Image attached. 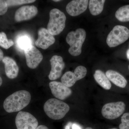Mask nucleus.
<instances>
[{
	"mask_svg": "<svg viewBox=\"0 0 129 129\" xmlns=\"http://www.w3.org/2000/svg\"><path fill=\"white\" fill-rule=\"evenodd\" d=\"M38 39L35 43L37 47L46 50L55 43V37L46 29L41 28L38 30Z\"/></svg>",
	"mask_w": 129,
	"mask_h": 129,
	"instance_id": "obj_12",
	"label": "nucleus"
},
{
	"mask_svg": "<svg viewBox=\"0 0 129 129\" xmlns=\"http://www.w3.org/2000/svg\"><path fill=\"white\" fill-rule=\"evenodd\" d=\"M66 16L59 9L54 8L50 12V19L47 25V29L53 36L60 34L65 28Z\"/></svg>",
	"mask_w": 129,
	"mask_h": 129,
	"instance_id": "obj_4",
	"label": "nucleus"
},
{
	"mask_svg": "<svg viewBox=\"0 0 129 129\" xmlns=\"http://www.w3.org/2000/svg\"><path fill=\"white\" fill-rule=\"evenodd\" d=\"M104 0H90L89 2V9L91 14L93 16H97L101 14L103 11Z\"/></svg>",
	"mask_w": 129,
	"mask_h": 129,
	"instance_id": "obj_18",
	"label": "nucleus"
},
{
	"mask_svg": "<svg viewBox=\"0 0 129 129\" xmlns=\"http://www.w3.org/2000/svg\"><path fill=\"white\" fill-rule=\"evenodd\" d=\"M46 114L54 120H59L64 117L70 110L69 106L58 99L52 98L47 100L44 105Z\"/></svg>",
	"mask_w": 129,
	"mask_h": 129,
	"instance_id": "obj_2",
	"label": "nucleus"
},
{
	"mask_svg": "<svg viewBox=\"0 0 129 129\" xmlns=\"http://www.w3.org/2000/svg\"><path fill=\"white\" fill-rule=\"evenodd\" d=\"M53 1L55 2H58L61 1H60V0H56V1L54 0V1Z\"/></svg>",
	"mask_w": 129,
	"mask_h": 129,
	"instance_id": "obj_30",
	"label": "nucleus"
},
{
	"mask_svg": "<svg viewBox=\"0 0 129 129\" xmlns=\"http://www.w3.org/2000/svg\"><path fill=\"white\" fill-rule=\"evenodd\" d=\"M17 129H36L38 126V121L34 115L27 112L20 111L15 119Z\"/></svg>",
	"mask_w": 129,
	"mask_h": 129,
	"instance_id": "obj_7",
	"label": "nucleus"
},
{
	"mask_svg": "<svg viewBox=\"0 0 129 129\" xmlns=\"http://www.w3.org/2000/svg\"><path fill=\"white\" fill-rule=\"evenodd\" d=\"M129 38V29L121 25H117L113 28L107 37L108 45L114 47L125 42Z\"/></svg>",
	"mask_w": 129,
	"mask_h": 129,
	"instance_id": "obj_5",
	"label": "nucleus"
},
{
	"mask_svg": "<svg viewBox=\"0 0 129 129\" xmlns=\"http://www.w3.org/2000/svg\"><path fill=\"white\" fill-rule=\"evenodd\" d=\"M86 37V32L81 28L70 32L66 37V41L70 46L69 52L73 56H78L81 53V48Z\"/></svg>",
	"mask_w": 129,
	"mask_h": 129,
	"instance_id": "obj_3",
	"label": "nucleus"
},
{
	"mask_svg": "<svg viewBox=\"0 0 129 129\" xmlns=\"http://www.w3.org/2000/svg\"><path fill=\"white\" fill-rule=\"evenodd\" d=\"M16 43L18 48L24 51L32 45V39L30 36L27 35H22L19 36Z\"/></svg>",
	"mask_w": 129,
	"mask_h": 129,
	"instance_id": "obj_19",
	"label": "nucleus"
},
{
	"mask_svg": "<svg viewBox=\"0 0 129 129\" xmlns=\"http://www.w3.org/2000/svg\"><path fill=\"white\" fill-rule=\"evenodd\" d=\"M49 86L52 94L57 99L64 100L72 95V90L61 82L51 81L49 83Z\"/></svg>",
	"mask_w": 129,
	"mask_h": 129,
	"instance_id": "obj_11",
	"label": "nucleus"
},
{
	"mask_svg": "<svg viewBox=\"0 0 129 129\" xmlns=\"http://www.w3.org/2000/svg\"><path fill=\"white\" fill-rule=\"evenodd\" d=\"M121 123L119 124L120 129H129V113H125L121 117Z\"/></svg>",
	"mask_w": 129,
	"mask_h": 129,
	"instance_id": "obj_23",
	"label": "nucleus"
},
{
	"mask_svg": "<svg viewBox=\"0 0 129 129\" xmlns=\"http://www.w3.org/2000/svg\"><path fill=\"white\" fill-rule=\"evenodd\" d=\"M125 108V104L123 102L109 103L105 104L103 107L102 115L107 119H115L123 113Z\"/></svg>",
	"mask_w": 129,
	"mask_h": 129,
	"instance_id": "obj_6",
	"label": "nucleus"
},
{
	"mask_svg": "<svg viewBox=\"0 0 129 129\" xmlns=\"http://www.w3.org/2000/svg\"><path fill=\"white\" fill-rule=\"evenodd\" d=\"M88 0H74L70 2L66 7L68 13L71 16L80 15L87 9L89 3Z\"/></svg>",
	"mask_w": 129,
	"mask_h": 129,
	"instance_id": "obj_14",
	"label": "nucleus"
},
{
	"mask_svg": "<svg viewBox=\"0 0 129 129\" xmlns=\"http://www.w3.org/2000/svg\"><path fill=\"white\" fill-rule=\"evenodd\" d=\"M126 54H127V58L129 60V49L127 50V52H126Z\"/></svg>",
	"mask_w": 129,
	"mask_h": 129,
	"instance_id": "obj_28",
	"label": "nucleus"
},
{
	"mask_svg": "<svg viewBox=\"0 0 129 129\" xmlns=\"http://www.w3.org/2000/svg\"><path fill=\"white\" fill-rule=\"evenodd\" d=\"M3 83V81L2 78H1V76H0V86H1L2 85Z\"/></svg>",
	"mask_w": 129,
	"mask_h": 129,
	"instance_id": "obj_29",
	"label": "nucleus"
},
{
	"mask_svg": "<svg viewBox=\"0 0 129 129\" xmlns=\"http://www.w3.org/2000/svg\"><path fill=\"white\" fill-rule=\"evenodd\" d=\"M118 129L116 128H111V129Z\"/></svg>",
	"mask_w": 129,
	"mask_h": 129,
	"instance_id": "obj_32",
	"label": "nucleus"
},
{
	"mask_svg": "<svg viewBox=\"0 0 129 129\" xmlns=\"http://www.w3.org/2000/svg\"><path fill=\"white\" fill-rule=\"evenodd\" d=\"M68 124L69 125L70 128L71 129H81L80 126L76 123H69Z\"/></svg>",
	"mask_w": 129,
	"mask_h": 129,
	"instance_id": "obj_25",
	"label": "nucleus"
},
{
	"mask_svg": "<svg viewBox=\"0 0 129 129\" xmlns=\"http://www.w3.org/2000/svg\"><path fill=\"white\" fill-rule=\"evenodd\" d=\"M37 13L38 9L35 6H24L16 11L14 18L17 22L27 21L34 18Z\"/></svg>",
	"mask_w": 129,
	"mask_h": 129,
	"instance_id": "obj_13",
	"label": "nucleus"
},
{
	"mask_svg": "<svg viewBox=\"0 0 129 129\" xmlns=\"http://www.w3.org/2000/svg\"><path fill=\"white\" fill-rule=\"evenodd\" d=\"M115 16L120 22H129V5L119 8L115 12Z\"/></svg>",
	"mask_w": 129,
	"mask_h": 129,
	"instance_id": "obj_20",
	"label": "nucleus"
},
{
	"mask_svg": "<svg viewBox=\"0 0 129 129\" xmlns=\"http://www.w3.org/2000/svg\"><path fill=\"white\" fill-rule=\"evenodd\" d=\"M8 6H18L23 4H28L34 2V0H9L6 1Z\"/></svg>",
	"mask_w": 129,
	"mask_h": 129,
	"instance_id": "obj_22",
	"label": "nucleus"
},
{
	"mask_svg": "<svg viewBox=\"0 0 129 129\" xmlns=\"http://www.w3.org/2000/svg\"><path fill=\"white\" fill-rule=\"evenodd\" d=\"M51 70L48 75L51 80H54L59 78L61 75L63 70L65 67V63L61 56L54 55L50 60Z\"/></svg>",
	"mask_w": 129,
	"mask_h": 129,
	"instance_id": "obj_10",
	"label": "nucleus"
},
{
	"mask_svg": "<svg viewBox=\"0 0 129 129\" xmlns=\"http://www.w3.org/2000/svg\"><path fill=\"white\" fill-rule=\"evenodd\" d=\"M36 129H48V127H46L45 125H41L38 126Z\"/></svg>",
	"mask_w": 129,
	"mask_h": 129,
	"instance_id": "obj_26",
	"label": "nucleus"
},
{
	"mask_svg": "<svg viewBox=\"0 0 129 129\" xmlns=\"http://www.w3.org/2000/svg\"><path fill=\"white\" fill-rule=\"evenodd\" d=\"M94 77L97 83L106 90L111 89L112 85L106 74L101 70H97L95 71Z\"/></svg>",
	"mask_w": 129,
	"mask_h": 129,
	"instance_id": "obj_17",
	"label": "nucleus"
},
{
	"mask_svg": "<svg viewBox=\"0 0 129 129\" xmlns=\"http://www.w3.org/2000/svg\"><path fill=\"white\" fill-rule=\"evenodd\" d=\"M24 51L28 67L31 69L36 68L43 60L41 52L32 45Z\"/></svg>",
	"mask_w": 129,
	"mask_h": 129,
	"instance_id": "obj_9",
	"label": "nucleus"
},
{
	"mask_svg": "<svg viewBox=\"0 0 129 129\" xmlns=\"http://www.w3.org/2000/svg\"><path fill=\"white\" fill-rule=\"evenodd\" d=\"M128 69H129V66H128Z\"/></svg>",
	"mask_w": 129,
	"mask_h": 129,
	"instance_id": "obj_33",
	"label": "nucleus"
},
{
	"mask_svg": "<svg viewBox=\"0 0 129 129\" xmlns=\"http://www.w3.org/2000/svg\"><path fill=\"white\" fill-rule=\"evenodd\" d=\"M85 129H94L92 128H91V127H87V128H86Z\"/></svg>",
	"mask_w": 129,
	"mask_h": 129,
	"instance_id": "obj_31",
	"label": "nucleus"
},
{
	"mask_svg": "<svg viewBox=\"0 0 129 129\" xmlns=\"http://www.w3.org/2000/svg\"><path fill=\"white\" fill-rule=\"evenodd\" d=\"M3 56H4V54H3V52L2 50L0 49V61L2 60L3 57H4Z\"/></svg>",
	"mask_w": 129,
	"mask_h": 129,
	"instance_id": "obj_27",
	"label": "nucleus"
},
{
	"mask_svg": "<svg viewBox=\"0 0 129 129\" xmlns=\"http://www.w3.org/2000/svg\"><path fill=\"white\" fill-rule=\"evenodd\" d=\"M106 75L109 81L114 84L121 88H124L127 84L126 79L119 73L113 70H108L106 72Z\"/></svg>",
	"mask_w": 129,
	"mask_h": 129,
	"instance_id": "obj_16",
	"label": "nucleus"
},
{
	"mask_svg": "<svg viewBox=\"0 0 129 129\" xmlns=\"http://www.w3.org/2000/svg\"><path fill=\"white\" fill-rule=\"evenodd\" d=\"M5 64V73L7 77L14 79L18 75L19 69L18 66L14 59L9 57H3L2 60Z\"/></svg>",
	"mask_w": 129,
	"mask_h": 129,
	"instance_id": "obj_15",
	"label": "nucleus"
},
{
	"mask_svg": "<svg viewBox=\"0 0 129 129\" xmlns=\"http://www.w3.org/2000/svg\"><path fill=\"white\" fill-rule=\"evenodd\" d=\"M31 95L24 90L16 91L8 97L3 103V107L7 112L21 111L28 105L31 100Z\"/></svg>",
	"mask_w": 129,
	"mask_h": 129,
	"instance_id": "obj_1",
	"label": "nucleus"
},
{
	"mask_svg": "<svg viewBox=\"0 0 129 129\" xmlns=\"http://www.w3.org/2000/svg\"><path fill=\"white\" fill-rule=\"evenodd\" d=\"M8 8L6 1L0 0V15H4L7 12Z\"/></svg>",
	"mask_w": 129,
	"mask_h": 129,
	"instance_id": "obj_24",
	"label": "nucleus"
},
{
	"mask_svg": "<svg viewBox=\"0 0 129 129\" xmlns=\"http://www.w3.org/2000/svg\"><path fill=\"white\" fill-rule=\"evenodd\" d=\"M14 44L12 40L8 39L5 33L0 32V46L5 49H8L13 45Z\"/></svg>",
	"mask_w": 129,
	"mask_h": 129,
	"instance_id": "obj_21",
	"label": "nucleus"
},
{
	"mask_svg": "<svg viewBox=\"0 0 129 129\" xmlns=\"http://www.w3.org/2000/svg\"><path fill=\"white\" fill-rule=\"evenodd\" d=\"M87 73L86 68L83 66H78L74 72L68 71L65 73L61 78V83L67 87H72L76 81L83 79Z\"/></svg>",
	"mask_w": 129,
	"mask_h": 129,
	"instance_id": "obj_8",
	"label": "nucleus"
}]
</instances>
